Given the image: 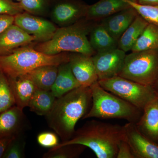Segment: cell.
<instances>
[{
    "label": "cell",
    "mask_w": 158,
    "mask_h": 158,
    "mask_svg": "<svg viewBox=\"0 0 158 158\" xmlns=\"http://www.w3.org/2000/svg\"><path fill=\"white\" fill-rule=\"evenodd\" d=\"M92 94L90 87L78 88L56 98L52 108L45 116L48 126L62 141H68L75 131V126L90 110Z\"/></svg>",
    "instance_id": "1"
},
{
    "label": "cell",
    "mask_w": 158,
    "mask_h": 158,
    "mask_svg": "<svg viewBox=\"0 0 158 158\" xmlns=\"http://www.w3.org/2000/svg\"><path fill=\"white\" fill-rule=\"evenodd\" d=\"M125 137L124 126L91 120L75 131L69 140L56 146L81 144L92 150L97 158H116L118 144Z\"/></svg>",
    "instance_id": "2"
},
{
    "label": "cell",
    "mask_w": 158,
    "mask_h": 158,
    "mask_svg": "<svg viewBox=\"0 0 158 158\" xmlns=\"http://www.w3.org/2000/svg\"><path fill=\"white\" fill-rule=\"evenodd\" d=\"M92 104L83 119L122 118L136 123L143 111L102 88L98 81L90 86Z\"/></svg>",
    "instance_id": "3"
},
{
    "label": "cell",
    "mask_w": 158,
    "mask_h": 158,
    "mask_svg": "<svg viewBox=\"0 0 158 158\" xmlns=\"http://www.w3.org/2000/svg\"><path fill=\"white\" fill-rule=\"evenodd\" d=\"M31 45L19 49L10 55L0 56V70L6 76H22L40 66H59L69 62L70 54L62 53L51 56L37 50Z\"/></svg>",
    "instance_id": "4"
},
{
    "label": "cell",
    "mask_w": 158,
    "mask_h": 158,
    "mask_svg": "<svg viewBox=\"0 0 158 158\" xmlns=\"http://www.w3.org/2000/svg\"><path fill=\"white\" fill-rule=\"evenodd\" d=\"M90 31L88 26L81 23L58 28L50 40L38 43L34 48L51 56L71 52L92 56L95 52L87 37Z\"/></svg>",
    "instance_id": "5"
},
{
    "label": "cell",
    "mask_w": 158,
    "mask_h": 158,
    "mask_svg": "<svg viewBox=\"0 0 158 158\" xmlns=\"http://www.w3.org/2000/svg\"><path fill=\"white\" fill-rule=\"evenodd\" d=\"M118 76L154 87L158 80V49L126 55Z\"/></svg>",
    "instance_id": "6"
},
{
    "label": "cell",
    "mask_w": 158,
    "mask_h": 158,
    "mask_svg": "<svg viewBox=\"0 0 158 158\" xmlns=\"http://www.w3.org/2000/svg\"><path fill=\"white\" fill-rule=\"evenodd\" d=\"M98 83L105 90L142 111L158 96V91L153 86L142 85L118 76L99 80Z\"/></svg>",
    "instance_id": "7"
},
{
    "label": "cell",
    "mask_w": 158,
    "mask_h": 158,
    "mask_svg": "<svg viewBox=\"0 0 158 158\" xmlns=\"http://www.w3.org/2000/svg\"><path fill=\"white\" fill-rule=\"evenodd\" d=\"M87 6L76 0H51L49 13L54 24L67 27L85 17Z\"/></svg>",
    "instance_id": "8"
},
{
    "label": "cell",
    "mask_w": 158,
    "mask_h": 158,
    "mask_svg": "<svg viewBox=\"0 0 158 158\" xmlns=\"http://www.w3.org/2000/svg\"><path fill=\"white\" fill-rule=\"evenodd\" d=\"M14 24L40 43L50 40L58 28L52 22L26 11L15 16Z\"/></svg>",
    "instance_id": "9"
},
{
    "label": "cell",
    "mask_w": 158,
    "mask_h": 158,
    "mask_svg": "<svg viewBox=\"0 0 158 158\" xmlns=\"http://www.w3.org/2000/svg\"><path fill=\"white\" fill-rule=\"evenodd\" d=\"M125 52L118 48L97 52L92 56L98 81L118 76L123 66Z\"/></svg>",
    "instance_id": "10"
},
{
    "label": "cell",
    "mask_w": 158,
    "mask_h": 158,
    "mask_svg": "<svg viewBox=\"0 0 158 158\" xmlns=\"http://www.w3.org/2000/svg\"><path fill=\"white\" fill-rule=\"evenodd\" d=\"M125 141L129 145L135 158H158V144L140 131L136 123L128 122L124 125Z\"/></svg>",
    "instance_id": "11"
},
{
    "label": "cell",
    "mask_w": 158,
    "mask_h": 158,
    "mask_svg": "<svg viewBox=\"0 0 158 158\" xmlns=\"http://www.w3.org/2000/svg\"><path fill=\"white\" fill-rule=\"evenodd\" d=\"M23 110L15 105L0 113V138L22 135L27 125Z\"/></svg>",
    "instance_id": "12"
},
{
    "label": "cell",
    "mask_w": 158,
    "mask_h": 158,
    "mask_svg": "<svg viewBox=\"0 0 158 158\" xmlns=\"http://www.w3.org/2000/svg\"><path fill=\"white\" fill-rule=\"evenodd\" d=\"M34 41L35 37L13 24L0 34V56L10 55Z\"/></svg>",
    "instance_id": "13"
},
{
    "label": "cell",
    "mask_w": 158,
    "mask_h": 158,
    "mask_svg": "<svg viewBox=\"0 0 158 158\" xmlns=\"http://www.w3.org/2000/svg\"><path fill=\"white\" fill-rule=\"evenodd\" d=\"M69 63L74 76L81 86L90 87L98 81L92 56L84 54H70Z\"/></svg>",
    "instance_id": "14"
},
{
    "label": "cell",
    "mask_w": 158,
    "mask_h": 158,
    "mask_svg": "<svg viewBox=\"0 0 158 158\" xmlns=\"http://www.w3.org/2000/svg\"><path fill=\"white\" fill-rule=\"evenodd\" d=\"M138 15L136 10L131 7L105 18L102 21L101 24L118 41Z\"/></svg>",
    "instance_id": "15"
},
{
    "label": "cell",
    "mask_w": 158,
    "mask_h": 158,
    "mask_svg": "<svg viewBox=\"0 0 158 158\" xmlns=\"http://www.w3.org/2000/svg\"><path fill=\"white\" fill-rule=\"evenodd\" d=\"M136 125L142 134L158 144V96L145 106Z\"/></svg>",
    "instance_id": "16"
},
{
    "label": "cell",
    "mask_w": 158,
    "mask_h": 158,
    "mask_svg": "<svg viewBox=\"0 0 158 158\" xmlns=\"http://www.w3.org/2000/svg\"><path fill=\"white\" fill-rule=\"evenodd\" d=\"M130 7L123 0H100L93 5H87L85 18L90 20L103 19Z\"/></svg>",
    "instance_id": "17"
},
{
    "label": "cell",
    "mask_w": 158,
    "mask_h": 158,
    "mask_svg": "<svg viewBox=\"0 0 158 158\" xmlns=\"http://www.w3.org/2000/svg\"><path fill=\"white\" fill-rule=\"evenodd\" d=\"M81 85L73 73L69 62L58 66V72L51 91L56 98L60 97Z\"/></svg>",
    "instance_id": "18"
},
{
    "label": "cell",
    "mask_w": 158,
    "mask_h": 158,
    "mask_svg": "<svg viewBox=\"0 0 158 158\" xmlns=\"http://www.w3.org/2000/svg\"><path fill=\"white\" fill-rule=\"evenodd\" d=\"M8 77L15 101V105L23 110L29 102L37 88L28 79L22 76Z\"/></svg>",
    "instance_id": "19"
},
{
    "label": "cell",
    "mask_w": 158,
    "mask_h": 158,
    "mask_svg": "<svg viewBox=\"0 0 158 158\" xmlns=\"http://www.w3.org/2000/svg\"><path fill=\"white\" fill-rule=\"evenodd\" d=\"M58 66L54 65L40 66L23 76L30 80L37 88L51 90L57 77Z\"/></svg>",
    "instance_id": "20"
},
{
    "label": "cell",
    "mask_w": 158,
    "mask_h": 158,
    "mask_svg": "<svg viewBox=\"0 0 158 158\" xmlns=\"http://www.w3.org/2000/svg\"><path fill=\"white\" fill-rule=\"evenodd\" d=\"M90 33L89 41L94 52H100L118 48V41L108 33L101 24L94 27Z\"/></svg>",
    "instance_id": "21"
},
{
    "label": "cell",
    "mask_w": 158,
    "mask_h": 158,
    "mask_svg": "<svg viewBox=\"0 0 158 158\" xmlns=\"http://www.w3.org/2000/svg\"><path fill=\"white\" fill-rule=\"evenodd\" d=\"M148 23H149L138 14L118 40V48L125 52L131 50Z\"/></svg>",
    "instance_id": "22"
},
{
    "label": "cell",
    "mask_w": 158,
    "mask_h": 158,
    "mask_svg": "<svg viewBox=\"0 0 158 158\" xmlns=\"http://www.w3.org/2000/svg\"><path fill=\"white\" fill-rule=\"evenodd\" d=\"M56 98L51 90L37 88L31 97L28 107L31 111L37 115L45 116L50 112Z\"/></svg>",
    "instance_id": "23"
},
{
    "label": "cell",
    "mask_w": 158,
    "mask_h": 158,
    "mask_svg": "<svg viewBox=\"0 0 158 158\" xmlns=\"http://www.w3.org/2000/svg\"><path fill=\"white\" fill-rule=\"evenodd\" d=\"M158 49V26L148 23L132 48V52Z\"/></svg>",
    "instance_id": "24"
},
{
    "label": "cell",
    "mask_w": 158,
    "mask_h": 158,
    "mask_svg": "<svg viewBox=\"0 0 158 158\" xmlns=\"http://www.w3.org/2000/svg\"><path fill=\"white\" fill-rule=\"evenodd\" d=\"M86 147L78 144H69L51 148L44 158H76L80 156Z\"/></svg>",
    "instance_id": "25"
},
{
    "label": "cell",
    "mask_w": 158,
    "mask_h": 158,
    "mask_svg": "<svg viewBox=\"0 0 158 158\" xmlns=\"http://www.w3.org/2000/svg\"><path fill=\"white\" fill-rule=\"evenodd\" d=\"M15 105L8 77L0 70V113Z\"/></svg>",
    "instance_id": "26"
},
{
    "label": "cell",
    "mask_w": 158,
    "mask_h": 158,
    "mask_svg": "<svg viewBox=\"0 0 158 158\" xmlns=\"http://www.w3.org/2000/svg\"><path fill=\"white\" fill-rule=\"evenodd\" d=\"M123 1L134 8L148 22L158 26V6L141 5L133 0Z\"/></svg>",
    "instance_id": "27"
},
{
    "label": "cell",
    "mask_w": 158,
    "mask_h": 158,
    "mask_svg": "<svg viewBox=\"0 0 158 158\" xmlns=\"http://www.w3.org/2000/svg\"><path fill=\"white\" fill-rule=\"evenodd\" d=\"M19 3L24 11L41 16L49 13L51 0H22Z\"/></svg>",
    "instance_id": "28"
},
{
    "label": "cell",
    "mask_w": 158,
    "mask_h": 158,
    "mask_svg": "<svg viewBox=\"0 0 158 158\" xmlns=\"http://www.w3.org/2000/svg\"><path fill=\"white\" fill-rule=\"evenodd\" d=\"M22 135L17 136L12 140L6 149L2 158L25 157L26 142Z\"/></svg>",
    "instance_id": "29"
},
{
    "label": "cell",
    "mask_w": 158,
    "mask_h": 158,
    "mask_svg": "<svg viewBox=\"0 0 158 158\" xmlns=\"http://www.w3.org/2000/svg\"><path fill=\"white\" fill-rule=\"evenodd\" d=\"M37 140L40 145L47 148H53L59 144L58 135L52 132L40 133L37 135Z\"/></svg>",
    "instance_id": "30"
},
{
    "label": "cell",
    "mask_w": 158,
    "mask_h": 158,
    "mask_svg": "<svg viewBox=\"0 0 158 158\" xmlns=\"http://www.w3.org/2000/svg\"><path fill=\"white\" fill-rule=\"evenodd\" d=\"M23 11L19 2L13 0H0V15L15 16Z\"/></svg>",
    "instance_id": "31"
},
{
    "label": "cell",
    "mask_w": 158,
    "mask_h": 158,
    "mask_svg": "<svg viewBox=\"0 0 158 158\" xmlns=\"http://www.w3.org/2000/svg\"><path fill=\"white\" fill-rule=\"evenodd\" d=\"M116 158H135L129 145L125 140L118 144Z\"/></svg>",
    "instance_id": "32"
},
{
    "label": "cell",
    "mask_w": 158,
    "mask_h": 158,
    "mask_svg": "<svg viewBox=\"0 0 158 158\" xmlns=\"http://www.w3.org/2000/svg\"><path fill=\"white\" fill-rule=\"evenodd\" d=\"M15 16L0 15V34L14 24Z\"/></svg>",
    "instance_id": "33"
},
{
    "label": "cell",
    "mask_w": 158,
    "mask_h": 158,
    "mask_svg": "<svg viewBox=\"0 0 158 158\" xmlns=\"http://www.w3.org/2000/svg\"><path fill=\"white\" fill-rule=\"evenodd\" d=\"M15 138V137H8L0 138V158L3 157V156L8 146Z\"/></svg>",
    "instance_id": "34"
},
{
    "label": "cell",
    "mask_w": 158,
    "mask_h": 158,
    "mask_svg": "<svg viewBox=\"0 0 158 158\" xmlns=\"http://www.w3.org/2000/svg\"><path fill=\"white\" fill-rule=\"evenodd\" d=\"M136 2L141 5L158 6V0H137Z\"/></svg>",
    "instance_id": "35"
},
{
    "label": "cell",
    "mask_w": 158,
    "mask_h": 158,
    "mask_svg": "<svg viewBox=\"0 0 158 158\" xmlns=\"http://www.w3.org/2000/svg\"><path fill=\"white\" fill-rule=\"evenodd\" d=\"M154 87L156 90H157L158 91V80L157 82L156 83V85H154Z\"/></svg>",
    "instance_id": "36"
},
{
    "label": "cell",
    "mask_w": 158,
    "mask_h": 158,
    "mask_svg": "<svg viewBox=\"0 0 158 158\" xmlns=\"http://www.w3.org/2000/svg\"><path fill=\"white\" fill-rule=\"evenodd\" d=\"M15 1H17V2H20L22 0H15Z\"/></svg>",
    "instance_id": "37"
}]
</instances>
